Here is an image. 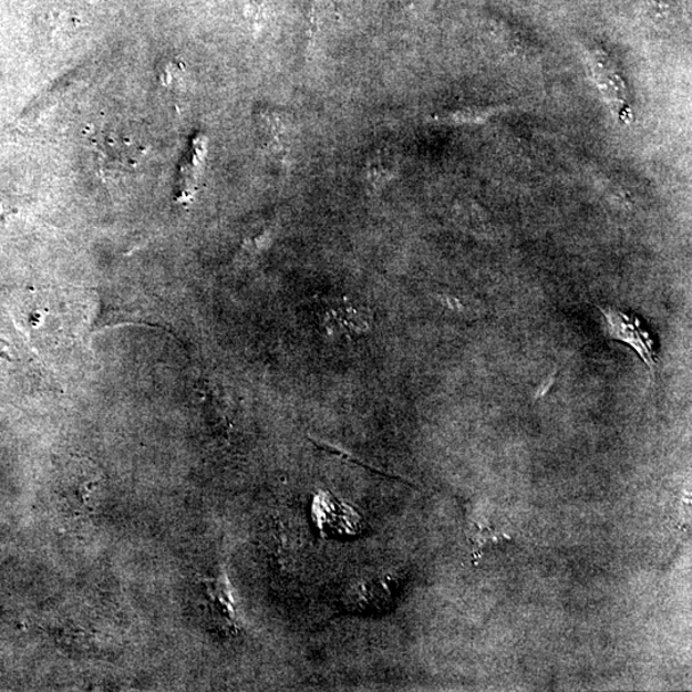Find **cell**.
Returning a JSON list of instances; mask_svg holds the SVG:
<instances>
[{
  "instance_id": "6da1fadb",
  "label": "cell",
  "mask_w": 692,
  "mask_h": 692,
  "mask_svg": "<svg viewBox=\"0 0 692 692\" xmlns=\"http://www.w3.org/2000/svg\"><path fill=\"white\" fill-rule=\"evenodd\" d=\"M597 308L602 319L606 320L607 338L620 341L633 349L640 360L645 363L650 379H654L658 365L655 344L649 333L641 328L638 317L626 314L613 307L597 306Z\"/></svg>"
},
{
  "instance_id": "7a4b0ae2",
  "label": "cell",
  "mask_w": 692,
  "mask_h": 692,
  "mask_svg": "<svg viewBox=\"0 0 692 692\" xmlns=\"http://www.w3.org/2000/svg\"><path fill=\"white\" fill-rule=\"evenodd\" d=\"M265 148L277 161H285L289 153L290 122L282 113L266 110L258 116Z\"/></svg>"
},
{
  "instance_id": "3957f363",
  "label": "cell",
  "mask_w": 692,
  "mask_h": 692,
  "mask_svg": "<svg viewBox=\"0 0 692 692\" xmlns=\"http://www.w3.org/2000/svg\"><path fill=\"white\" fill-rule=\"evenodd\" d=\"M396 173V159L386 149L373 152L368 161L369 182L379 187L393 178Z\"/></svg>"
},
{
  "instance_id": "277c9868",
  "label": "cell",
  "mask_w": 692,
  "mask_h": 692,
  "mask_svg": "<svg viewBox=\"0 0 692 692\" xmlns=\"http://www.w3.org/2000/svg\"><path fill=\"white\" fill-rule=\"evenodd\" d=\"M309 440H311V443L314 446L319 447V450H321L323 452H328L329 454L335 455V457H338V458H341V459H344L347 462L353 463V464H355V466L358 464V466H360V467H363L365 469L372 471L373 474L381 475V476L389 477V478L401 479V477H399V476L384 474V472H381L380 469L370 466V464L363 463L362 461L354 458L352 454H349L345 451H341L340 447L330 445L329 443L321 442V440L314 438V437H311V436H309Z\"/></svg>"
},
{
  "instance_id": "5b68a950",
  "label": "cell",
  "mask_w": 692,
  "mask_h": 692,
  "mask_svg": "<svg viewBox=\"0 0 692 692\" xmlns=\"http://www.w3.org/2000/svg\"><path fill=\"white\" fill-rule=\"evenodd\" d=\"M405 4L410 7H419L423 2V0H404Z\"/></svg>"
}]
</instances>
